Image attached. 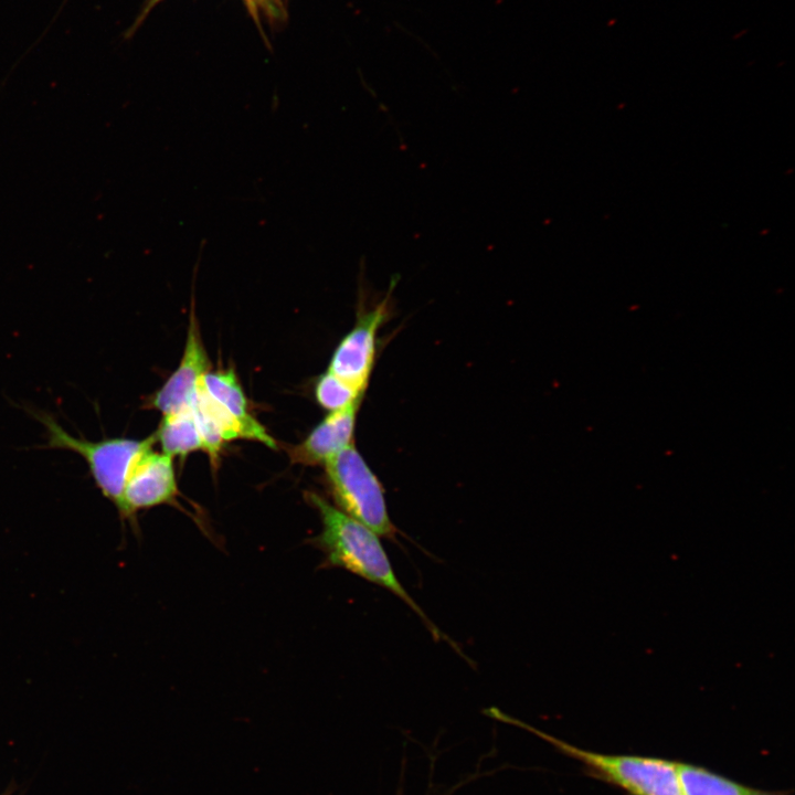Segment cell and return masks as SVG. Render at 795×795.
<instances>
[{"mask_svg":"<svg viewBox=\"0 0 795 795\" xmlns=\"http://www.w3.org/2000/svg\"><path fill=\"white\" fill-rule=\"evenodd\" d=\"M361 401L330 412L301 443L288 449L290 460L301 465L325 464L352 444L357 412Z\"/></svg>","mask_w":795,"mask_h":795,"instance_id":"obj_8","label":"cell"},{"mask_svg":"<svg viewBox=\"0 0 795 795\" xmlns=\"http://www.w3.org/2000/svg\"><path fill=\"white\" fill-rule=\"evenodd\" d=\"M306 498L320 517L321 531L310 542L322 552L324 565L344 569L390 591L418 615L436 640H447L458 650L401 584L380 536L317 492L308 491Z\"/></svg>","mask_w":795,"mask_h":795,"instance_id":"obj_1","label":"cell"},{"mask_svg":"<svg viewBox=\"0 0 795 795\" xmlns=\"http://www.w3.org/2000/svg\"><path fill=\"white\" fill-rule=\"evenodd\" d=\"M677 777L681 795H757L762 792L690 763L677 762Z\"/></svg>","mask_w":795,"mask_h":795,"instance_id":"obj_11","label":"cell"},{"mask_svg":"<svg viewBox=\"0 0 795 795\" xmlns=\"http://www.w3.org/2000/svg\"><path fill=\"white\" fill-rule=\"evenodd\" d=\"M324 465L337 507L380 537L395 541L398 530L389 516L384 489L354 444Z\"/></svg>","mask_w":795,"mask_h":795,"instance_id":"obj_4","label":"cell"},{"mask_svg":"<svg viewBox=\"0 0 795 795\" xmlns=\"http://www.w3.org/2000/svg\"><path fill=\"white\" fill-rule=\"evenodd\" d=\"M179 495L172 457L149 449L134 465L117 509L123 521H137L140 510L176 504Z\"/></svg>","mask_w":795,"mask_h":795,"instance_id":"obj_6","label":"cell"},{"mask_svg":"<svg viewBox=\"0 0 795 795\" xmlns=\"http://www.w3.org/2000/svg\"><path fill=\"white\" fill-rule=\"evenodd\" d=\"M399 276L391 279L386 295L370 309H361L353 328L333 351L328 370L333 375L364 392L374 365L378 333L391 311L392 290Z\"/></svg>","mask_w":795,"mask_h":795,"instance_id":"obj_5","label":"cell"},{"mask_svg":"<svg viewBox=\"0 0 795 795\" xmlns=\"http://www.w3.org/2000/svg\"><path fill=\"white\" fill-rule=\"evenodd\" d=\"M363 393L329 371L325 372L315 386L318 404L329 412L344 409L356 401L362 400Z\"/></svg>","mask_w":795,"mask_h":795,"instance_id":"obj_12","label":"cell"},{"mask_svg":"<svg viewBox=\"0 0 795 795\" xmlns=\"http://www.w3.org/2000/svg\"><path fill=\"white\" fill-rule=\"evenodd\" d=\"M202 384L209 396L242 425L247 439L276 448V441L250 413L247 399L233 370L208 371Z\"/></svg>","mask_w":795,"mask_h":795,"instance_id":"obj_9","label":"cell"},{"mask_svg":"<svg viewBox=\"0 0 795 795\" xmlns=\"http://www.w3.org/2000/svg\"><path fill=\"white\" fill-rule=\"evenodd\" d=\"M757 795H780V794H772V793H765V792H761V793H760V794H757Z\"/></svg>","mask_w":795,"mask_h":795,"instance_id":"obj_14","label":"cell"},{"mask_svg":"<svg viewBox=\"0 0 795 795\" xmlns=\"http://www.w3.org/2000/svg\"><path fill=\"white\" fill-rule=\"evenodd\" d=\"M45 427V448L66 449L81 455L87 463L89 475L102 495L118 509L126 480L139 457L155 445V433L144 439L127 437L89 441L65 431L45 412H34Z\"/></svg>","mask_w":795,"mask_h":795,"instance_id":"obj_3","label":"cell"},{"mask_svg":"<svg viewBox=\"0 0 795 795\" xmlns=\"http://www.w3.org/2000/svg\"><path fill=\"white\" fill-rule=\"evenodd\" d=\"M160 1H161V0H148V1H147L146 7L142 9V12H141L140 15L137 18V20H136V22L134 23V25L130 28V31H129L128 34L132 33V32L138 28V25H139V24L142 22V20L147 17V14L150 12V10H151L156 4H158Z\"/></svg>","mask_w":795,"mask_h":795,"instance_id":"obj_13","label":"cell"},{"mask_svg":"<svg viewBox=\"0 0 795 795\" xmlns=\"http://www.w3.org/2000/svg\"><path fill=\"white\" fill-rule=\"evenodd\" d=\"M484 712L489 718L512 724L543 739L558 752L581 762L589 775L619 787L628 795H681L676 761L583 750L508 716L498 708L492 707Z\"/></svg>","mask_w":795,"mask_h":795,"instance_id":"obj_2","label":"cell"},{"mask_svg":"<svg viewBox=\"0 0 795 795\" xmlns=\"http://www.w3.org/2000/svg\"><path fill=\"white\" fill-rule=\"evenodd\" d=\"M155 435L162 453L172 458L184 457L199 449L203 451L192 406L163 415Z\"/></svg>","mask_w":795,"mask_h":795,"instance_id":"obj_10","label":"cell"},{"mask_svg":"<svg viewBox=\"0 0 795 795\" xmlns=\"http://www.w3.org/2000/svg\"><path fill=\"white\" fill-rule=\"evenodd\" d=\"M193 305L194 300L192 299L182 359L165 384L147 399L146 406L161 412L162 415L190 407L195 399L201 379L210 371V361Z\"/></svg>","mask_w":795,"mask_h":795,"instance_id":"obj_7","label":"cell"}]
</instances>
